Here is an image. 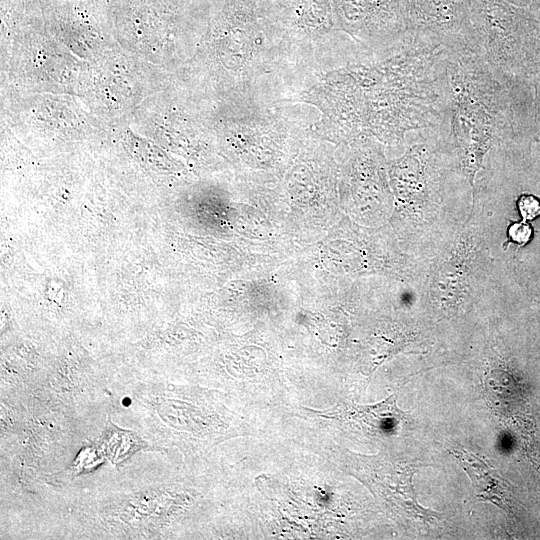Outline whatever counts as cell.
<instances>
[{
    "label": "cell",
    "instance_id": "6",
    "mask_svg": "<svg viewBox=\"0 0 540 540\" xmlns=\"http://www.w3.org/2000/svg\"><path fill=\"white\" fill-rule=\"evenodd\" d=\"M529 11L531 22L526 46L525 76L534 92L540 117V0Z\"/></svg>",
    "mask_w": 540,
    "mask_h": 540
},
{
    "label": "cell",
    "instance_id": "1",
    "mask_svg": "<svg viewBox=\"0 0 540 540\" xmlns=\"http://www.w3.org/2000/svg\"><path fill=\"white\" fill-rule=\"evenodd\" d=\"M448 140L472 193L487 155L530 145L539 112L534 95L504 84L475 52H449Z\"/></svg>",
    "mask_w": 540,
    "mask_h": 540
},
{
    "label": "cell",
    "instance_id": "9",
    "mask_svg": "<svg viewBox=\"0 0 540 540\" xmlns=\"http://www.w3.org/2000/svg\"><path fill=\"white\" fill-rule=\"evenodd\" d=\"M532 236L533 228L526 221H516L508 228V242L516 243L520 247L527 245Z\"/></svg>",
    "mask_w": 540,
    "mask_h": 540
},
{
    "label": "cell",
    "instance_id": "8",
    "mask_svg": "<svg viewBox=\"0 0 540 540\" xmlns=\"http://www.w3.org/2000/svg\"><path fill=\"white\" fill-rule=\"evenodd\" d=\"M523 221L530 222L540 217V197L532 193H521L516 201Z\"/></svg>",
    "mask_w": 540,
    "mask_h": 540
},
{
    "label": "cell",
    "instance_id": "7",
    "mask_svg": "<svg viewBox=\"0 0 540 540\" xmlns=\"http://www.w3.org/2000/svg\"><path fill=\"white\" fill-rule=\"evenodd\" d=\"M354 418L376 431H389L404 420L405 414L397 407L392 395L386 400L371 406L357 407Z\"/></svg>",
    "mask_w": 540,
    "mask_h": 540
},
{
    "label": "cell",
    "instance_id": "11",
    "mask_svg": "<svg viewBox=\"0 0 540 540\" xmlns=\"http://www.w3.org/2000/svg\"><path fill=\"white\" fill-rule=\"evenodd\" d=\"M531 146L535 147L537 154L540 156V117H539V122H538L536 132L532 139Z\"/></svg>",
    "mask_w": 540,
    "mask_h": 540
},
{
    "label": "cell",
    "instance_id": "2",
    "mask_svg": "<svg viewBox=\"0 0 540 540\" xmlns=\"http://www.w3.org/2000/svg\"><path fill=\"white\" fill-rule=\"evenodd\" d=\"M483 228L470 215L434 259L427 275L424 296L444 313H454L479 296L490 265Z\"/></svg>",
    "mask_w": 540,
    "mask_h": 540
},
{
    "label": "cell",
    "instance_id": "10",
    "mask_svg": "<svg viewBox=\"0 0 540 540\" xmlns=\"http://www.w3.org/2000/svg\"><path fill=\"white\" fill-rule=\"evenodd\" d=\"M507 2L524 9H530L538 0H506Z\"/></svg>",
    "mask_w": 540,
    "mask_h": 540
},
{
    "label": "cell",
    "instance_id": "3",
    "mask_svg": "<svg viewBox=\"0 0 540 540\" xmlns=\"http://www.w3.org/2000/svg\"><path fill=\"white\" fill-rule=\"evenodd\" d=\"M470 19L478 53L494 74L512 89L534 94L525 76L529 9L506 0H471Z\"/></svg>",
    "mask_w": 540,
    "mask_h": 540
},
{
    "label": "cell",
    "instance_id": "5",
    "mask_svg": "<svg viewBox=\"0 0 540 540\" xmlns=\"http://www.w3.org/2000/svg\"><path fill=\"white\" fill-rule=\"evenodd\" d=\"M471 480L473 490L481 500L510 511V499L503 479L477 455L467 450L453 452Z\"/></svg>",
    "mask_w": 540,
    "mask_h": 540
},
{
    "label": "cell",
    "instance_id": "4",
    "mask_svg": "<svg viewBox=\"0 0 540 540\" xmlns=\"http://www.w3.org/2000/svg\"><path fill=\"white\" fill-rule=\"evenodd\" d=\"M410 28L449 52L478 53L470 19L471 0H406Z\"/></svg>",
    "mask_w": 540,
    "mask_h": 540
}]
</instances>
